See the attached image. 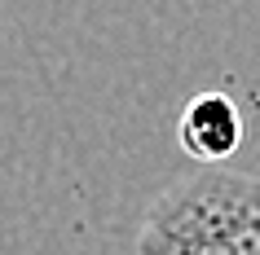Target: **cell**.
<instances>
[{"mask_svg":"<svg viewBox=\"0 0 260 255\" xmlns=\"http://www.w3.org/2000/svg\"><path fill=\"white\" fill-rule=\"evenodd\" d=\"M141 255H260V176L199 167L150 202Z\"/></svg>","mask_w":260,"mask_h":255,"instance_id":"obj_1","label":"cell"},{"mask_svg":"<svg viewBox=\"0 0 260 255\" xmlns=\"http://www.w3.org/2000/svg\"><path fill=\"white\" fill-rule=\"evenodd\" d=\"M243 110L234 106L230 93H194L185 101L177 119V141L181 150L190 154L194 163H203V167H220V163H230L243 145Z\"/></svg>","mask_w":260,"mask_h":255,"instance_id":"obj_2","label":"cell"}]
</instances>
